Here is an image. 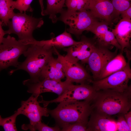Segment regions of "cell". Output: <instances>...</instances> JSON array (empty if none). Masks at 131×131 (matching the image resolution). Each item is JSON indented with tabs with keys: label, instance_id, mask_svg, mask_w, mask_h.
<instances>
[{
	"label": "cell",
	"instance_id": "6da1fadb",
	"mask_svg": "<svg viewBox=\"0 0 131 131\" xmlns=\"http://www.w3.org/2000/svg\"><path fill=\"white\" fill-rule=\"evenodd\" d=\"M131 89L124 92L110 89L96 91L91 103L92 111L112 116L124 115L131 108Z\"/></svg>",
	"mask_w": 131,
	"mask_h": 131
},
{
	"label": "cell",
	"instance_id": "7a4b0ae2",
	"mask_svg": "<svg viewBox=\"0 0 131 131\" xmlns=\"http://www.w3.org/2000/svg\"><path fill=\"white\" fill-rule=\"evenodd\" d=\"M91 103L85 100L61 102L55 108L49 110V114L61 128L75 123L87 124L92 111Z\"/></svg>",
	"mask_w": 131,
	"mask_h": 131
},
{
	"label": "cell",
	"instance_id": "3957f363",
	"mask_svg": "<svg viewBox=\"0 0 131 131\" xmlns=\"http://www.w3.org/2000/svg\"><path fill=\"white\" fill-rule=\"evenodd\" d=\"M54 53V48H47L36 44L30 45L23 54L26 57L23 62H20L16 68L11 70L10 75L18 70H22L29 74L30 78L27 80L31 82L40 80L41 72Z\"/></svg>",
	"mask_w": 131,
	"mask_h": 131
},
{
	"label": "cell",
	"instance_id": "277c9868",
	"mask_svg": "<svg viewBox=\"0 0 131 131\" xmlns=\"http://www.w3.org/2000/svg\"><path fill=\"white\" fill-rule=\"evenodd\" d=\"M7 26L6 34H14L18 36L19 40L27 43L35 39L33 34L35 29L41 27L44 24L42 18H37L27 14L25 12L14 13Z\"/></svg>",
	"mask_w": 131,
	"mask_h": 131
},
{
	"label": "cell",
	"instance_id": "5b68a950",
	"mask_svg": "<svg viewBox=\"0 0 131 131\" xmlns=\"http://www.w3.org/2000/svg\"><path fill=\"white\" fill-rule=\"evenodd\" d=\"M60 14L57 21H61L68 25L67 31L78 38L84 31H89L98 21L89 10L74 11L63 9Z\"/></svg>",
	"mask_w": 131,
	"mask_h": 131
},
{
	"label": "cell",
	"instance_id": "8992f818",
	"mask_svg": "<svg viewBox=\"0 0 131 131\" xmlns=\"http://www.w3.org/2000/svg\"><path fill=\"white\" fill-rule=\"evenodd\" d=\"M30 45L25 41L17 40L9 35L4 37L0 45V72L10 66L16 67L20 63L19 57Z\"/></svg>",
	"mask_w": 131,
	"mask_h": 131
},
{
	"label": "cell",
	"instance_id": "52a82bcc",
	"mask_svg": "<svg viewBox=\"0 0 131 131\" xmlns=\"http://www.w3.org/2000/svg\"><path fill=\"white\" fill-rule=\"evenodd\" d=\"M130 60H128L126 65L121 70L102 79L94 80H90L89 83L96 91L106 90H113L124 92L131 89L128 83L131 79Z\"/></svg>",
	"mask_w": 131,
	"mask_h": 131
},
{
	"label": "cell",
	"instance_id": "ba28073f",
	"mask_svg": "<svg viewBox=\"0 0 131 131\" xmlns=\"http://www.w3.org/2000/svg\"><path fill=\"white\" fill-rule=\"evenodd\" d=\"M96 91L92 86L87 83L74 85L72 83L60 95L51 100L46 101L42 99L39 101L46 107L51 103L85 100L91 102L94 98Z\"/></svg>",
	"mask_w": 131,
	"mask_h": 131
},
{
	"label": "cell",
	"instance_id": "9c48e42d",
	"mask_svg": "<svg viewBox=\"0 0 131 131\" xmlns=\"http://www.w3.org/2000/svg\"><path fill=\"white\" fill-rule=\"evenodd\" d=\"M97 45L94 38L83 35L78 44L63 48L67 53L64 57L71 62H78L80 61L82 63H86L89 57Z\"/></svg>",
	"mask_w": 131,
	"mask_h": 131
},
{
	"label": "cell",
	"instance_id": "30bf717a",
	"mask_svg": "<svg viewBox=\"0 0 131 131\" xmlns=\"http://www.w3.org/2000/svg\"><path fill=\"white\" fill-rule=\"evenodd\" d=\"M54 53L57 56V60L62 64L66 79L73 82L87 83L92 79L85 68L78 62H73L66 60L60 54L57 49L53 47Z\"/></svg>",
	"mask_w": 131,
	"mask_h": 131
},
{
	"label": "cell",
	"instance_id": "8fae6325",
	"mask_svg": "<svg viewBox=\"0 0 131 131\" xmlns=\"http://www.w3.org/2000/svg\"><path fill=\"white\" fill-rule=\"evenodd\" d=\"M72 82L66 80L64 82L44 79L35 82H31L27 80L23 84L28 88V92L39 97L41 93L50 92L58 95L62 94Z\"/></svg>",
	"mask_w": 131,
	"mask_h": 131
},
{
	"label": "cell",
	"instance_id": "7c38bea8",
	"mask_svg": "<svg viewBox=\"0 0 131 131\" xmlns=\"http://www.w3.org/2000/svg\"><path fill=\"white\" fill-rule=\"evenodd\" d=\"M118 49L112 52L98 45L89 57L86 63L92 73L94 80H97L101 71L109 62L117 54Z\"/></svg>",
	"mask_w": 131,
	"mask_h": 131
},
{
	"label": "cell",
	"instance_id": "4fadbf2b",
	"mask_svg": "<svg viewBox=\"0 0 131 131\" xmlns=\"http://www.w3.org/2000/svg\"><path fill=\"white\" fill-rule=\"evenodd\" d=\"M38 97L32 94L27 100L22 101L21 107L17 110L19 115H24L29 118V125H33L41 121L43 116H49V110L46 107L40 106L37 100Z\"/></svg>",
	"mask_w": 131,
	"mask_h": 131
},
{
	"label": "cell",
	"instance_id": "5bb4252c",
	"mask_svg": "<svg viewBox=\"0 0 131 131\" xmlns=\"http://www.w3.org/2000/svg\"><path fill=\"white\" fill-rule=\"evenodd\" d=\"M109 24L101 21L97 22L89 31L94 35V39L99 46L110 50L114 47L121 50V47L112 31L108 30Z\"/></svg>",
	"mask_w": 131,
	"mask_h": 131
},
{
	"label": "cell",
	"instance_id": "9a60e30c",
	"mask_svg": "<svg viewBox=\"0 0 131 131\" xmlns=\"http://www.w3.org/2000/svg\"><path fill=\"white\" fill-rule=\"evenodd\" d=\"M87 123V131H123L121 123L113 116L92 111Z\"/></svg>",
	"mask_w": 131,
	"mask_h": 131
},
{
	"label": "cell",
	"instance_id": "2e32d148",
	"mask_svg": "<svg viewBox=\"0 0 131 131\" xmlns=\"http://www.w3.org/2000/svg\"><path fill=\"white\" fill-rule=\"evenodd\" d=\"M89 10L96 18L106 22L109 25L112 24L114 8L110 0H90Z\"/></svg>",
	"mask_w": 131,
	"mask_h": 131
},
{
	"label": "cell",
	"instance_id": "e0dca14e",
	"mask_svg": "<svg viewBox=\"0 0 131 131\" xmlns=\"http://www.w3.org/2000/svg\"><path fill=\"white\" fill-rule=\"evenodd\" d=\"M112 32L121 47V51L123 52L126 48L130 49L131 37V20L121 18L112 29Z\"/></svg>",
	"mask_w": 131,
	"mask_h": 131
},
{
	"label": "cell",
	"instance_id": "ac0fdd59",
	"mask_svg": "<svg viewBox=\"0 0 131 131\" xmlns=\"http://www.w3.org/2000/svg\"><path fill=\"white\" fill-rule=\"evenodd\" d=\"M79 41H77L73 38L71 33L66 30L61 34L50 39L38 41L36 40L29 42L30 44H34L42 46L47 48L54 47L58 49L69 47L78 44Z\"/></svg>",
	"mask_w": 131,
	"mask_h": 131
},
{
	"label": "cell",
	"instance_id": "d6986e66",
	"mask_svg": "<svg viewBox=\"0 0 131 131\" xmlns=\"http://www.w3.org/2000/svg\"><path fill=\"white\" fill-rule=\"evenodd\" d=\"M65 76L61 64L52 56L42 69L40 80L48 79L61 81Z\"/></svg>",
	"mask_w": 131,
	"mask_h": 131
},
{
	"label": "cell",
	"instance_id": "ffe728a7",
	"mask_svg": "<svg viewBox=\"0 0 131 131\" xmlns=\"http://www.w3.org/2000/svg\"><path fill=\"white\" fill-rule=\"evenodd\" d=\"M127 63L123 52H121L110 61L105 66L97 80L103 79L121 70L125 66Z\"/></svg>",
	"mask_w": 131,
	"mask_h": 131
},
{
	"label": "cell",
	"instance_id": "44dd1931",
	"mask_svg": "<svg viewBox=\"0 0 131 131\" xmlns=\"http://www.w3.org/2000/svg\"><path fill=\"white\" fill-rule=\"evenodd\" d=\"M66 0H46L47 7L44 12V16L48 15L54 23L57 22V15L63 9Z\"/></svg>",
	"mask_w": 131,
	"mask_h": 131
},
{
	"label": "cell",
	"instance_id": "7402d4cb",
	"mask_svg": "<svg viewBox=\"0 0 131 131\" xmlns=\"http://www.w3.org/2000/svg\"><path fill=\"white\" fill-rule=\"evenodd\" d=\"M13 0H0V19L2 25L7 26L14 12L12 2Z\"/></svg>",
	"mask_w": 131,
	"mask_h": 131
},
{
	"label": "cell",
	"instance_id": "603a6c76",
	"mask_svg": "<svg viewBox=\"0 0 131 131\" xmlns=\"http://www.w3.org/2000/svg\"><path fill=\"white\" fill-rule=\"evenodd\" d=\"M114 10L112 16V23L117 22L121 13L131 6V0H110Z\"/></svg>",
	"mask_w": 131,
	"mask_h": 131
},
{
	"label": "cell",
	"instance_id": "cb8c5ba5",
	"mask_svg": "<svg viewBox=\"0 0 131 131\" xmlns=\"http://www.w3.org/2000/svg\"><path fill=\"white\" fill-rule=\"evenodd\" d=\"M90 0H66L67 9L74 11L89 10Z\"/></svg>",
	"mask_w": 131,
	"mask_h": 131
},
{
	"label": "cell",
	"instance_id": "d4e9b609",
	"mask_svg": "<svg viewBox=\"0 0 131 131\" xmlns=\"http://www.w3.org/2000/svg\"><path fill=\"white\" fill-rule=\"evenodd\" d=\"M22 128L24 130H29L31 131L37 130L39 131H61L60 127L57 125L54 127H50L41 121L39 122L33 126L28 124H24L22 126Z\"/></svg>",
	"mask_w": 131,
	"mask_h": 131
},
{
	"label": "cell",
	"instance_id": "484cf974",
	"mask_svg": "<svg viewBox=\"0 0 131 131\" xmlns=\"http://www.w3.org/2000/svg\"><path fill=\"white\" fill-rule=\"evenodd\" d=\"M19 115L17 111L10 116L3 118L2 126L5 131H16L17 129L16 122L17 116Z\"/></svg>",
	"mask_w": 131,
	"mask_h": 131
},
{
	"label": "cell",
	"instance_id": "4316f807",
	"mask_svg": "<svg viewBox=\"0 0 131 131\" xmlns=\"http://www.w3.org/2000/svg\"><path fill=\"white\" fill-rule=\"evenodd\" d=\"M33 0H13L12 6L14 9L18 10L20 13L25 12L26 11L32 12L33 9L31 4Z\"/></svg>",
	"mask_w": 131,
	"mask_h": 131
},
{
	"label": "cell",
	"instance_id": "83f0119b",
	"mask_svg": "<svg viewBox=\"0 0 131 131\" xmlns=\"http://www.w3.org/2000/svg\"><path fill=\"white\" fill-rule=\"evenodd\" d=\"M61 131H87V124L75 123L65 125L61 127Z\"/></svg>",
	"mask_w": 131,
	"mask_h": 131
},
{
	"label": "cell",
	"instance_id": "f1b7e54d",
	"mask_svg": "<svg viewBox=\"0 0 131 131\" xmlns=\"http://www.w3.org/2000/svg\"><path fill=\"white\" fill-rule=\"evenodd\" d=\"M120 16L122 18L131 20V6L123 12Z\"/></svg>",
	"mask_w": 131,
	"mask_h": 131
},
{
	"label": "cell",
	"instance_id": "f546056e",
	"mask_svg": "<svg viewBox=\"0 0 131 131\" xmlns=\"http://www.w3.org/2000/svg\"><path fill=\"white\" fill-rule=\"evenodd\" d=\"M124 116L128 127L131 131V111H129L124 115Z\"/></svg>",
	"mask_w": 131,
	"mask_h": 131
},
{
	"label": "cell",
	"instance_id": "4dcf8cb0",
	"mask_svg": "<svg viewBox=\"0 0 131 131\" xmlns=\"http://www.w3.org/2000/svg\"><path fill=\"white\" fill-rule=\"evenodd\" d=\"M2 26V23L0 20V45L2 43L4 35L6 34L5 31L3 29Z\"/></svg>",
	"mask_w": 131,
	"mask_h": 131
},
{
	"label": "cell",
	"instance_id": "1f68e13d",
	"mask_svg": "<svg viewBox=\"0 0 131 131\" xmlns=\"http://www.w3.org/2000/svg\"><path fill=\"white\" fill-rule=\"evenodd\" d=\"M41 9V14L44 16V12L45 10L44 6L43 0H38Z\"/></svg>",
	"mask_w": 131,
	"mask_h": 131
},
{
	"label": "cell",
	"instance_id": "d6a6232c",
	"mask_svg": "<svg viewBox=\"0 0 131 131\" xmlns=\"http://www.w3.org/2000/svg\"><path fill=\"white\" fill-rule=\"evenodd\" d=\"M3 118H2L1 115H0V126H1L2 121Z\"/></svg>",
	"mask_w": 131,
	"mask_h": 131
}]
</instances>
